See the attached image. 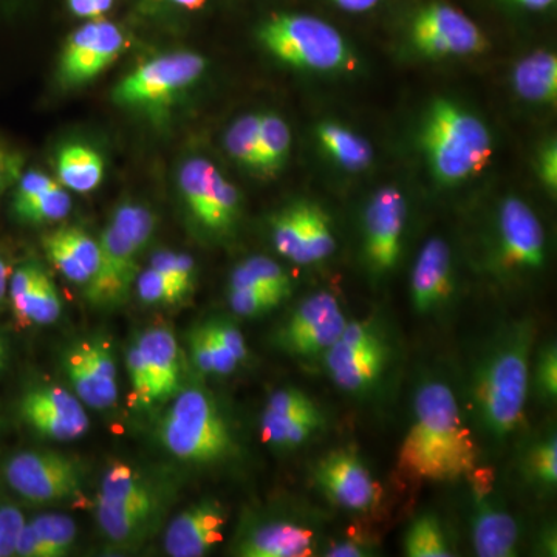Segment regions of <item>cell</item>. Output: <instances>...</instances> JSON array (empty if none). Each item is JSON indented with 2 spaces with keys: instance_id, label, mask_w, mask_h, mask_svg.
<instances>
[{
  "instance_id": "51",
  "label": "cell",
  "mask_w": 557,
  "mask_h": 557,
  "mask_svg": "<svg viewBox=\"0 0 557 557\" xmlns=\"http://www.w3.org/2000/svg\"><path fill=\"white\" fill-rule=\"evenodd\" d=\"M541 174L542 178H544L545 185L549 190L556 193L557 188V150L556 145L553 143L552 146H548L547 149L542 153L541 159Z\"/></svg>"
},
{
  "instance_id": "47",
  "label": "cell",
  "mask_w": 557,
  "mask_h": 557,
  "mask_svg": "<svg viewBox=\"0 0 557 557\" xmlns=\"http://www.w3.org/2000/svg\"><path fill=\"white\" fill-rule=\"evenodd\" d=\"M24 174V157L0 139V197Z\"/></svg>"
},
{
  "instance_id": "52",
  "label": "cell",
  "mask_w": 557,
  "mask_h": 557,
  "mask_svg": "<svg viewBox=\"0 0 557 557\" xmlns=\"http://www.w3.org/2000/svg\"><path fill=\"white\" fill-rule=\"evenodd\" d=\"M67 2L70 10H72V13L75 14V16L90 17V20H97V17H100L94 0H67Z\"/></svg>"
},
{
  "instance_id": "50",
  "label": "cell",
  "mask_w": 557,
  "mask_h": 557,
  "mask_svg": "<svg viewBox=\"0 0 557 557\" xmlns=\"http://www.w3.org/2000/svg\"><path fill=\"white\" fill-rule=\"evenodd\" d=\"M372 545L364 544L358 539H346V541L333 542L322 555L329 557H364L372 556Z\"/></svg>"
},
{
  "instance_id": "56",
  "label": "cell",
  "mask_w": 557,
  "mask_h": 557,
  "mask_svg": "<svg viewBox=\"0 0 557 557\" xmlns=\"http://www.w3.org/2000/svg\"><path fill=\"white\" fill-rule=\"evenodd\" d=\"M511 2L520 3L531 10H544L556 2V0H511Z\"/></svg>"
},
{
  "instance_id": "25",
  "label": "cell",
  "mask_w": 557,
  "mask_h": 557,
  "mask_svg": "<svg viewBox=\"0 0 557 557\" xmlns=\"http://www.w3.org/2000/svg\"><path fill=\"white\" fill-rule=\"evenodd\" d=\"M519 97L537 104H555L557 98V60L552 51L539 50L523 58L512 73Z\"/></svg>"
},
{
  "instance_id": "45",
  "label": "cell",
  "mask_w": 557,
  "mask_h": 557,
  "mask_svg": "<svg viewBox=\"0 0 557 557\" xmlns=\"http://www.w3.org/2000/svg\"><path fill=\"white\" fill-rule=\"evenodd\" d=\"M24 525V515L20 509L0 505V557L14 556L17 536Z\"/></svg>"
},
{
  "instance_id": "21",
  "label": "cell",
  "mask_w": 557,
  "mask_h": 557,
  "mask_svg": "<svg viewBox=\"0 0 557 557\" xmlns=\"http://www.w3.org/2000/svg\"><path fill=\"white\" fill-rule=\"evenodd\" d=\"M226 509L215 500L200 502L180 512L168 527L164 547L172 557H201L225 536Z\"/></svg>"
},
{
  "instance_id": "14",
  "label": "cell",
  "mask_w": 557,
  "mask_h": 557,
  "mask_svg": "<svg viewBox=\"0 0 557 557\" xmlns=\"http://www.w3.org/2000/svg\"><path fill=\"white\" fill-rule=\"evenodd\" d=\"M408 207L394 186L376 190L364 212V256L376 277L386 276L401 256Z\"/></svg>"
},
{
  "instance_id": "17",
  "label": "cell",
  "mask_w": 557,
  "mask_h": 557,
  "mask_svg": "<svg viewBox=\"0 0 557 557\" xmlns=\"http://www.w3.org/2000/svg\"><path fill=\"white\" fill-rule=\"evenodd\" d=\"M497 230L505 269L536 271L544 267L547 255L544 226L525 201L508 197L498 211Z\"/></svg>"
},
{
  "instance_id": "35",
  "label": "cell",
  "mask_w": 557,
  "mask_h": 557,
  "mask_svg": "<svg viewBox=\"0 0 557 557\" xmlns=\"http://www.w3.org/2000/svg\"><path fill=\"white\" fill-rule=\"evenodd\" d=\"M189 341L194 364L200 372L230 375L239 368V362L222 346L209 322L194 330Z\"/></svg>"
},
{
  "instance_id": "2",
  "label": "cell",
  "mask_w": 557,
  "mask_h": 557,
  "mask_svg": "<svg viewBox=\"0 0 557 557\" xmlns=\"http://www.w3.org/2000/svg\"><path fill=\"white\" fill-rule=\"evenodd\" d=\"M534 327L512 322L490 341L471 380V406L487 437L508 438L518 431L530 387Z\"/></svg>"
},
{
  "instance_id": "11",
  "label": "cell",
  "mask_w": 557,
  "mask_h": 557,
  "mask_svg": "<svg viewBox=\"0 0 557 557\" xmlns=\"http://www.w3.org/2000/svg\"><path fill=\"white\" fill-rule=\"evenodd\" d=\"M5 479L17 494L32 502L62 500L81 491L78 465L57 453L17 454L7 463Z\"/></svg>"
},
{
  "instance_id": "38",
  "label": "cell",
  "mask_w": 557,
  "mask_h": 557,
  "mask_svg": "<svg viewBox=\"0 0 557 557\" xmlns=\"http://www.w3.org/2000/svg\"><path fill=\"white\" fill-rule=\"evenodd\" d=\"M260 115L249 113L234 121L226 132V150L237 163L247 170L259 172Z\"/></svg>"
},
{
  "instance_id": "24",
  "label": "cell",
  "mask_w": 557,
  "mask_h": 557,
  "mask_svg": "<svg viewBox=\"0 0 557 557\" xmlns=\"http://www.w3.org/2000/svg\"><path fill=\"white\" fill-rule=\"evenodd\" d=\"M47 258L75 284H89L100 265V244L78 226H64L44 237Z\"/></svg>"
},
{
  "instance_id": "8",
  "label": "cell",
  "mask_w": 557,
  "mask_h": 557,
  "mask_svg": "<svg viewBox=\"0 0 557 557\" xmlns=\"http://www.w3.org/2000/svg\"><path fill=\"white\" fill-rule=\"evenodd\" d=\"M207 61L193 51L164 54L139 65L113 89V101L127 108L171 100L200 79Z\"/></svg>"
},
{
  "instance_id": "55",
  "label": "cell",
  "mask_w": 557,
  "mask_h": 557,
  "mask_svg": "<svg viewBox=\"0 0 557 557\" xmlns=\"http://www.w3.org/2000/svg\"><path fill=\"white\" fill-rule=\"evenodd\" d=\"M9 282H10V269L7 265L5 260L0 258V300L3 299V296L9 292Z\"/></svg>"
},
{
  "instance_id": "1",
  "label": "cell",
  "mask_w": 557,
  "mask_h": 557,
  "mask_svg": "<svg viewBox=\"0 0 557 557\" xmlns=\"http://www.w3.org/2000/svg\"><path fill=\"white\" fill-rule=\"evenodd\" d=\"M479 449L453 387L426 380L417 387L413 418L398 454L410 479L454 482L478 468Z\"/></svg>"
},
{
  "instance_id": "15",
  "label": "cell",
  "mask_w": 557,
  "mask_h": 557,
  "mask_svg": "<svg viewBox=\"0 0 557 557\" xmlns=\"http://www.w3.org/2000/svg\"><path fill=\"white\" fill-rule=\"evenodd\" d=\"M126 42L123 32L112 22H87L65 42L60 61L61 83L67 87L90 83L119 60Z\"/></svg>"
},
{
  "instance_id": "16",
  "label": "cell",
  "mask_w": 557,
  "mask_h": 557,
  "mask_svg": "<svg viewBox=\"0 0 557 557\" xmlns=\"http://www.w3.org/2000/svg\"><path fill=\"white\" fill-rule=\"evenodd\" d=\"M313 480L330 502L347 511L369 512L379 505L380 485L355 450L336 449L319 458Z\"/></svg>"
},
{
  "instance_id": "4",
  "label": "cell",
  "mask_w": 557,
  "mask_h": 557,
  "mask_svg": "<svg viewBox=\"0 0 557 557\" xmlns=\"http://www.w3.org/2000/svg\"><path fill=\"white\" fill-rule=\"evenodd\" d=\"M423 145L435 177L445 185L479 174L493 156V139L485 124L448 100H437L429 109Z\"/></svg>"
},
{
  "instance_id": "5",
  "label": "cell",
  "mask_w": 557,
  "mask_h": 557,
  "mask_svg": "<svg viewBox=\"0 0 557 557\" xmlns=\"http://www.w3.org/2000/svg\"><path fill=\"white\" fill-rule=\"evenodd\" d=\"M156 230V218L143 205L124 203L102 233L100 265L86 287L89 304L113 309L126 300L135 277L139 252L149 244Z\"/></svg>"
},
{
  "instance_id": "22",
  "label": "cell",
  "mask_w": 557,
  "mask_h": 557,
  "mask_svg": "<svg viewBox=\"0 0 557 557\" xmlns=\"http://www.w3.org/2000/svg\"><path fill=\"white\" fill-rule=\"evenodd\" d=\"M471 536L475 555L480 557H511L518 555L520 528L515 516L500 502L482 491L474 480Z\"/></svg>"
},
{
  "instance_id": "42",
  "label": "cell",
  "mask_w": 557,
  "mask_h": 557,
  "mask_svg": "<svg viewBox=\"0 0 557 557\" xmlns=\"http://www.w3.org/2000/svg\"><path fill=\"white\" fill-rule=\"evenodd\" d=\"M137 292L143 302L148 304H177L189 295L177 282L153 269L146 270L137 278Z\"/></svg>"
},
{
  "instance_id": "26",
  "label": "cell",
  "mask_w": 557,
  "mask_h": 557,
  "mask_svg": "<svg viewBox=\"0 0 557 557\" xmlns=\"http://www.w3.org/2000/svg\"><path fill=\"white\" fill-rule=\"evenodd\" d=\"M106 164L100 153L87 145L70 143L57 156V174L62 185L75 193H91L104 178Z\"/></svg>"
},
{
  "instance_id": "44",
  "label": "cell",
  "mask_w": 557,
  "mask_h": 557,
  "mask_svg": "<svg viewBox=\"0 0 557 557\" xmlns=\"http://www.w3.org/2000/svg\"><path fill=\"white\" fill-rule=\"evenodd\" d=\"M534 384L537 394L547 403H556L557 398V348L556 343H549L539 354Z\"/></svg>"
},
{
  "instance_id": "30",
  "label": "cell",
  "mask_w": 557,
  "mask_h": 557,
  "mask_svg": "<svg viewBox=\"0 0 557 557\" xmlns=\"http://www.w3.org/2000/svg\"><path fill=\"white\" fill-rule=\"evenodd\" d=\"M318 137L324 149L341 166L350 171H361L372 163V148L364 138L336 123H322L318 127Z\"/></svg>"
},
{
  "instance_id": "53",
  "label": "cell",
  "mask_w": 557,
  "mask_h": 557,
  "mask_svg": "<svg viewBox=\"0 0 557 557\" xmlns=\"http://www.w3.org/2000/svg\"><path fill=\"white\" fill-rule=\"evenodd\" d=\"M333 2L343 10L361 13V11L373 9L380 0H333Z\"/></svg>"
},
{
  "instance_id": "12",
  "label": "cell",
  "mask_w": 557,
  "mask_h": 557,
  "mask_svg": "<svg viewBox=\"0 0 557 557\" xmlns=\"http://www.w3.org/2000/svg\"><path fill=\"white\" fill-rule=\"evenodd\" d=\"M413 46L426 57H468L483 53L487 39L467 14L446 3H431L410 27Z\"/></svg>"
},
{
  "instance_id": "31",
  "label": "cell",
  "mask_w": 557,
  "mask_h": 557,
  "mask_svg": "<svg viewBox=\"0 0 557 557\" xmlns=\"http://www.w3.org/2000/svg\"><path fill=\"white\" fill-rule=\"evenodd\" d=\"M150 509L121 507L98 497L97 520L104 536L113 544L126 545L139 537L152 519Z\"/></svg>"
},
{
  "instance_id": "34",
  "label": "cell",
  "mask_w": 557,
  "mask_h": 557,
  "mask_svg": "<svg viewBox=\"0 0 557 557\" xmlns=\"http://www.w3.org/2000/svg\"><path fill=\"white\" fill-rule=\"evenodd\" d=\"M292 134L287 123L274 113L260 115L259 172L274 175L284 168L288 159Z\"/></svg>"
},
{
  "instance_id": "59",
  "label": "cell",
  "mask_w": 557,
  "mask_h": 557,
  "mask_svg": "<svg viewBox=\"0 0 557 557\" xmlns=\"http://www.w3.org/2000/svg\"><path fill=\"white\" fill-rule=\"evenodd\" d=\"M5 358H7L5 344H3V341L0 339V369H2L3 364H5Z\"/></svg>"
},
{
  "instance_id": "19",
  "label": "cell",
  "mask_w": 557,
  "mask_h": 557,
  "mask_svg": "<svg viewBox=\"0 0 557 557\" xmlns=\"http://www.w3.org/2000/svg\"><path fill=\"white\" fill-rule=\"evenodd\" d=\"M322 547L317 523L299 519H271L249 527L236 545L242 557H307Z\"/></svg>"
},
{
  "instance_id": "20",
  "label": "cell",
  "mask_w": 557,
  "mask_h": 557,
  "mask_svg": "<svg viewBox=\"0 0 557 557\" xmlns=\"http://www.w3.org/2000/svg\"><path fill=\"white\" fill-rule=\"evenodd\" d=\"M453 252L440 237H432L421 248L412 276L410 300L421 317H438L448 309L454 296Z\"/></svg>"
},
{
  "instance_id": "33",
  "label": "cell",
  "mask_w": 557,
  "mask_h": 557,
  "mask_svg": "<svg viewBox=\"0 0 557 557\" xmlns=\"http://www.w3.org/2000/svg\"><path fill=\"white\" fill-rule=\"evenodd\" d=\"M62 302L60 293L54 287L49 274L38 269L32 288L22 300L17 309H14L16 317L30 324L47 325L53 324L61 317Z\"/></svg>"
},
{
  "instance_id": "3",
  "label": "cell",
  "mask_w": 557,
  "mask_h": 557,
  "mask_svg": "<svg viewBox=\"0 0 557 557\" xmlns=\"http://www.w3.org/2000/svg\"><path fill=\"white\" fill-rule=\"evenodd\" d=\"M164 448L180 460L214 465L237 450L236 435L219 403L201 387L180 392L160 424Z\"/></svg>"
},
{
  "instance_id": "7",
  "label": "cell",
  "mask_w": 557,
  "mask_h": 557,
  "mask_svg": "<svg viewBox=\"0 0 557 557\" xmlns=\"http://www.w3.org/2000/svg\"><path fill=\"white\" fill-rule=\"evenodd\" d=\"M259 36L270 53L295 67L332 72L351 62L343 36L317 17L302 14L274 16L260 28Z\"/></svg>"
},
{
  "instance_id": "10",
  "label": "cell",
  "mask_w": 557,
  "mask_h": 557,
  "mask_svg": "<svg viewBox=\"0 0 557 557\" xmlns=\"http://www.w3.org/2000/svg\"><path fill=\"white\" fill-rule=\"evenodd\" d=\"M271 239L278 255L299 265L322 262L336 249L327 212L309 201L278 211L271 220Z\"/></svg>"
},
{
  "instance_id": "23",
  "label": "cell",
  "mask_w": 557,
  "mask_h": 557,
  "mask_svg": "<svg viewBox=\"0 0 557 557\" xmlns=\"http://www.w3.org/2000/svg\"><path fill=\"white\" fill-rule=\"evenodd\" d=\"M149 380L150 406L174 397L182 376L178 343L168 327H152L137 341Z\"/></svg>"
},
{
  "instance_id": "48",
  "label": "cell",
  "mask_w": 557,
  "mask_h": 557,
  "mask_svg": "<svg viewBox=\"0 0 557 557\" xmlns=\"http://www.w3.org/2000/svg\"><path fill=\"white\" fill-rule=\"evenodd\" d=\"M127 368H129L135 401L139 406H150L148 373H146L145 362H143L141 355H139L137 344H134L129 354H127Z\"/></svg>"
},
{
  "instance_id": "29",
  "label": "cell",
  "mask_w": 557,
  "mask_h": 557,
  "mask_svg": "<svg viewBox=\"0 0 557 557\" xmlns=\"http://www.w3.org/2000/svg\"><path fill=\"white\" fill-rule=\"evenodd\" d=\"M100 498L123 507L157 509L152 487L127 465L116 463L109 469L101 482Z\"/></svg>"
},
{
  "instance_id": "32",
  "label": "cell",
  "mask_w": 557,
  "mask_h": 557,
  "mask_svg": "<svg viewBox=\"0 0 557 557\" xmlns=\"http://www.w3.org/2000/svg\"><path fill=\"white\" fill-rule=\"evenodd\" d=\"M405 555L409 557L456 556L448 534L437 516L421 515L410 523L405 534Z\"/></svg>"
},
{
  "instance_id": "18",
  "label": "cell",
  "mask_w": 557,
  "mask_h": 557,
  "mask_svg": "<svg viewBox=\"0 0 557 557\" xmlns=\"http://www.w3.org/2000/svg\"><path fill=\"white\" fill-rule=\"evenodd\" d=\"M21 413L36 432L57 442L83 437L90 428L81 399L60 386L28 391L22 398Z\"/></svg>"
},
{
  "instance_id": "28",
  "label": "cell",
  "mask_w": 557,
  "mask_h": 557,
  "mask_svg": "<svg viewBox=\"0 0 557 557\" xmlns=\"http://www.w3.org/2000/svg\"><path fill=\"white\" fill-rule=\"evenodd\" d=\"M215 166L207 159H190L180 171V190L193 218L211 233L212 178Z\"/></svg>"
},
{
  "instance_id": "6",
  "label": "cell",
  "mask_w": 557,
  "mask_h": 557,
  "mask_svg": "<svg viewBox=\"0 0 557 557\" xmlns=\"http://www.w3.org/2000/svg\"><path fill=\"white\" fill-rule=\"evenodd\" d=\"M395 346L380 317L348 321L338 341L322 355L329 379L351 397L375 395L391 376Z\"/></svg>"
},
{
  "instance_id": "58",
  "label": "cell",
  "mask_w": 557,
  "mask_h": 557,
  "mask_svg": "<svg viewBox=\"0 0 557 557\" xmlns=\"http://www.w3.org/2000/svg\"><path fill=\"white\" fill-rule=\"evenodd\" d=\"M95 7H97L98 14L102 16V14L108 13L110 9H112L113 2L115 0H94Z\"/></svg>"
},
{
  "instance_id": "49",
  "label": "cell",
  "mask_w": 557,
  "mask_h": 557,
  "mask_svg": "<svg viewBox=\"0 0 557 557\" xmlns=\"http://www.w3.org/2000/svg\"><path fill=\"white\" fill-rule=\"evenodd\" d=\"M14 556L20 557H49L47 556L46 545L40 539L38 531L30 523L22 527L20 536H17Z\"/></svg>"
},
{
  "instance_id": "40",
  "label": "cell",
  "mask_w": 557,
  "mask_h": 557,
  "mask_svg": "<svg viewBox=\"0 0 557 557\" xmlns=\"http://www.w3.org/2000/svg\"><path fill=\"white\" fill-rule=\"evenodd\" d=\"M44 545L47 556L61 557L69 553L76 541V523L64 515H44L33 520Z\"/></svg>"
},
{
  "instance_id": "39",
  "label": "cell",
  "mask_w": 557,
  "mask_h": 557,
  "mask_svg": "<svg viewBox=\"0 0 557 557\" xmlns=\"http://www.w3.org/2000/svg\"><path fill=\"white\" fill-rule=\"evenodd\" d=\"M14 214L27 223H50L67 218L72 209V199L60 183L42 190L35 199L13 208Z\"/></svg>"
},
{
  "instance_id": "37",
  "label": "cell",
  "mask_w": 557,
  "mask_h": 557,
  "mask_svg": "<svg viewBox=\"0 0 557 557\" xmlns=\"http://www.w3.org/2000/svg\"><path fill=\"white\" fill-rule=\"evenodd\" d=\"M523 474L539 490H556L557 442L555 429H547L527 450Z\"/></svg>"
},
{
  "instance_id": "41",
  "label": "cell",
  "mask_w": 557,
  "mask_h": 557,
  "mask_svg": "<svg viewBox=\"0 0 557 557\" xmlns=\"http://www.w3.org/2000/svg\"><path fill=\"white\" fill-rule=\"evenodd\" d=\"M288 296L274 289L242 287L230 288V307L239 317L255 318L281 306Z\"/></svg>"
},
{
  "instance_id": "57",
  "label": "cell",
  "mask_w": 557,
  "mask_h": 557,
  "mask_svg": "<svg viewBox=\"0 0 557 557\" xmlns=\"http://www.w3.org/2000/svg\"><path fill=\"white\" fill-rule=\"evenodd\" d=\"M171 2L177 3V5L183 7V9L200 10L203 9L207 0H171Z\"/></svg>"
},
{
  "instance_id": "9",
  "label": "cell",
  "mask_w": 557,
  "mask_h": 557,
  "mask_svg": "<svg viewBox=\"0 0 557 557\" xmlns=\"http://www.w3.org/2000/svg\"><path fill=\"white\" fill-rule=\"evenodd\" d=\"M347 322L335 296L327 292L314 293L304 299L278 329L276 343L292 357H322L338 341Z\"/></svg>"
},
{
  "instance_id": "36",
  "label": "cell",
  "mask_w": 557,
  "mask_h": 557,
  "mask_svg": "<svg viewBox=\"0 0 557 557\" xmlns=\"http://www.w3.org/2000/svg\"><path fill=\"white\" fill-rule=\"evenodd\" d=\"M255 287L274 289L289 296L293 281L287 271L269 258H251L231 274L230 288Z\"/></svg>"
},
{
  "instance_id": "43",
  "label": "cell",
  "mask_w": 557,
  "mask_h": 557,
  "mask_svg": "<svg viewBox=\"0 0 557 557\" xmlns=\"http://www.w3.org/2000/svg\"><path fill=\"white\" fill-rule=\"evenodd\" d=\"M150 269L177 282L186 292H193L196 284V262L190 256L174 251H159L150 259Z\"/></svg>"
},
{
  "instance_id": "54",
  "label": "cell",
  "mask_w": 557,
  "mask_h": 557,
  "mask_svg": "<svg viewBox=\"0 0 557 557\" xmlns=\"http://www.w3.org/2000/svg\"><path fill=\"white\" fill-rule=\"evenodd\" d=\"M556 534L555 530L545 531L539 541V552H545L547 556H556Z\"/></svg>"
},
{
  "instance_id": "27",
  "label": "cell",
  "mask_w": 557,
  "mask_h": 557,
  "mask_svg": "<svg viewBox=\"0 0 557 557\" xmlns=\"http://www.w3.org/2000/svg\"><path fill=\"white\" fill-rule=\"evenodd\" d=\"M322 412L317 401L298 387L277 388L270 395L260 417V435L263 443L276 437L278 432L298 418Z\"/></svg>"
},
{
  "instance_id": "46",
  "label": "cell",
  "mask_w": 557,
  "mask_h": 557,
  "mask_svg": "<svg viewBox=\"0 0 557 557\" xmlns=\"http://www.w3.org/2000/svg\"><path fill=\"white\" fill-rule=\"evenodd\" d=\"M211 329L214 330L215 336H218L223 347L237 359V362H244L248 357L247 343H245L244 335L233 322L225 321V319H212L208 321Z\"/></svg>"
},
{
  "instance_id": "13",
  "label": "cell",
  "mask_w": 557,
  "mask_h": 557,
  "mask_svg": "<svg viewBox=\"0 0 557 557\" xmlns=\"http://www.w3.org/2000/svg\"><path fill=\"white\" fill-rule=\"evenodd\" d=\"M70 386L83 405L102 410L119 399V376L112 347L102 336L76 341L64 355Z\"/></svg>"
}]
</instances>
